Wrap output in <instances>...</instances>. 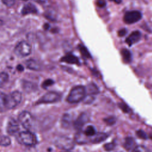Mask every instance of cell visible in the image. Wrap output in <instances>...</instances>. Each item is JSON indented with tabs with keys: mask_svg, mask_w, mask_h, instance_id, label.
Returning a JSON list of instances; mask_svg holds the SVG:
<instances>
[{
	"mask_svg": "<svg viewBox=\"0 0 152 152\" xmlns=\"http://www.w3.org/2000/svg\"><path fill=\"white\" fill-rule=\"evenodd\" d=\"M21 99V93L18 91H12L9 94L1 92L0 95L1 112H3L8 109L14 108L20 103Z\"/></svg>",
	"mask_w": 152,
	"mask_h": 152,
	"instance_id": "1",
	"label": "cell"
},
{
	"mask_svg": "<svg viewBox=\"0 0 152 152\" xmlns=\"http://www.w3.org/2000/svg\"><path fill=\"white\" fill-rule=\"evenodd\" d=\"M86 96V88L83 86H77L69 91L66 100L69 103H77L84 100Z\"/></svg>",
	"mask_w": 152,
	"mask_h": 152,
	"instance_id": "2",
	"label": "cell"
},
{
	"mask_svg": "<svg viewBox=\"0 0 152 152\" xmlns=\"http://www.w3.org/2000/svg\"><path fill=\"white\" fill-rule=\"evenodd\" d=\"M16 139L19 143L26 146H33L37 143L36 135L28 131H22L18 133L16 136Z\"/></svg>",
	"mask_w": 152,
	"mask_h": 152,
	"instance_id": "3",
	"label": "cell"
},
{
	"mask_svg": "<svg viewBox=\"0 0 152 152\" xmlns=\"http://www.w3.org/2000/svg\"><path fill=\"white\" fill-rule=\"evenodd\" d=\"M31 52V45L26 41L19 42L14 48V53L18 57H26L28 56Z\"/></svg>",
	"mask_w": 152,
	"mask_h": 152,
	"instance_id": "4",
	"label": "cell"
},
{
	"mask_svg": "<svg viewBox=\"0 0 152 152\" xmlns=\"http://www.w3.org/2000/svg\"><path fill=\"white\" fill-rule=\"evenodd\" d=\"M20 124L26 129L31 128L33 123V118L31 114L27 111H23L18 115Z\"/></svg>",
	"mask_w": 152,
	"mask_h": 152,
	"instance_id": "5",
	"label": "cell"
},
{
	"mask_svg": "<svg viewBox=\"0 0 152 152\" xmlns=\"http://www.w3.org/2000/svg\"><path fill=\"white\" fill-rule=\"evenodd\" d=\"M55 145L63 150H70L74 147V141L66 137H59L55 141Z\"/></svg>",
	"mask_w": 152,
	"mask_h": 152,
	"instance_id": "6",
	"label": "cell"
},
{
	"mask_svg": "<svg viewBox=\"0 0 152 152\" xmlns=\"http://www.w3.org/2000/svg\"><path fill=\"white\" fill-rule=\"evenodd\" d=\"M141 13L138 11H127L124 16V21L126 24H133L141 20Z\"/></svg>",
	"mask_w": 152,
	"mask_h": 152,
	"instance_id": "7",
	"label": "cell"
},
{
	"mask_svg": "<svg viewBox=\"0 0 152 152\" xmlns=\"http://www.w3.org/2000/svg\"><path fill=\"white\" fill-rule=\"evenodd\" d=\"M61 99L60 94L53 92L50 91L46 94H45L37 102L38 103H55Z\"/></svg>",
	"mask_w": 152,
	"mask_h": 152,
	"instance_id": "8",
	"label": "cell"
},
{
	"mask_svg": "<svg viewBox=\"0 0 152 152\" xmlns=\"http://www.w3.org/2000/svg\"><path fill=\"white\" fill-rule=\"evenodd\" d=\"M19 129V124L17 121L13 118L9 119L7 125V132L9 135H15L17 134Z\"/></svg>",
	"mask_w": 152,
	"mask_h": 152,
	"instance_id": "9",
	"label": "cell"
},
{
	"mask_svg": "<svg viewBox=\"0 0 152 152\" xmlns=\"http://www.w3.org/2000/svg\"><path fill=\"white\" fill-rule=\"evenodd\" d=\"M141 36V34L140 31H139L138 30L134 31L132 32L128 36V37H127V38L125 40V42L126 43L127 45H128L129 46H131L132 45L138 42L140 40Z\"/></svg>",
	"mask_w": 152,
	"mask_h": 152,
	"instance_id": "10",
	"label": "cell"
},
{
	"mask_svg": "<svg viewBox=\"0 0 152 152\" xmlns=\"http://www.w3.org/2000/svg\"><path fill=\"white\" fill-rule=\"evenodd\" d=\"M89 120L88 116L86 113H82L77 118L76 121L74 122V127L75 129L80 130L84 124H86Z\"/></svg>",
	"mask_w": 152,
	"mask_h": 152,
	"instance_id": "11",
	"label": "cell"
},
{
	"mask_svg": "<svg viewBox=\"0 0 152 152\" xmlns=\"http://www.w3.org/2000/svg\"><path fill=\"white\" fill-rule=\"evenodd\" d=\"M37 12V9L36 6L32 3H28L25 4L21 10V14L23 15H27L30 14H36Z\"/></svg>",
	"mask_w": 152,
	"mask_h": 152,
	"instance_id": "12",
	"label": "cell"
},
{
	"mask_svg": "<svg viewBox=\"0 0 152 152\" xmlns=\"http://www.w3.org/2000/svg\"><path fill=\"white\" fill-rule=\"evenodd\" d=\"M61 61L62 62H66V63H68V64H80V61H79V59L78 58L72 55V54H67L65 56H63Z\"/></svg>",
	"mask_w": 152,
	"mask_h": 152,
	"instance_id": "13",
	"label": "cell"
},
{
	"mask_svg": "<svg viewBox=\"0 0 152 152\" xmlns=\"http://www.w3.org/2000/svg\"><path fill=\"white\" fill-rule=\"evenodd\" d=\"M26 66L31 70L34 71H39L42 69L41 65L34 59H28L26 61Z\"/></svg>",
	"mask_w": 152,
	"mask_h": 152,
	"instance_id": "14",
	"label": "cell"
},
{
	"mask_svg": "<svg viewBox=\"0 0 152 152\" xmlns=\"http://www.w3.org/2000/svg\"><path fill=\"white\" fill-rule=\"evenodd\" d=\"M107 138V135L104 132H97L91 138V142L92 143H100L103 142Z\"/></svg>",
	"mask_w": 152,
	"mask_h": 152,
	"instance_id": "15",
	"label": "cell"
},
{
	"mask_svg": "<svg viewBox=\"0 0 152 152\" xmlns=\"http://www.w3.org/2000/svg\"><path fill=\"white\" fill-rule=\"evenodd\" d=\"M84 134L87 137L88 141L91 142L92 137L97 133L95 128L92 125H88L86 127L85 130L83 131Z\"/></svg>",
	"mask_w": 152,
	"mask_h": 152,
	"instance_id": "16",
	"label": "cell"
},
{
	"mask_svg": "<svg viewBox=\"0 0 152 152\" xmlns=\"http://www.w3.org/2000/svg\"><path fill=\"white\" fill-rule=\"evenodd\" d=\"M121 55L123 60L126 63H129L132 60V55L130 51L126 49H123L121 50Z\"/></svg>",
	"mask_w": 152,
	"mask_h": 152,
	"instance_id": "17",
	"label": "cell"
},
{
	"mask_svg": "<svg viewBox=\"0 0 152 152\" xmlns=\"http://www.w3.org/2000/svg\"><path fill=\"white\" fill-rule=\"evenodd\" d=\"M135 144L134 140L132 137H126L125 140L124 146L127 150H130L134 149V145Z\"/></svg>",
	"mask_w": 152,
	"mask_h": 152,
	"instance_id": "18",
	"label": "cell"
},
{
	"mask_svg": "<svg viewBox=\"0 0 152 152\" xmlns=\"http://www.w3.org/2000/svg\"><path fill=\"white\" fill-rule=\"evenodd\" d=\"M71 116L68 114H65L62 119V125L65 128H68L71 124Z\"/></svg>",
	"mask_w": 152,
	"mask_h": 152,
	"instance_id": "19",
	"label": "cell"
},
{
	"mask_svg": "<svg viewBox=\"0 0 152 152\" xmlns=\"http://www.w3.org/2000/svg\"><path fill=\"white\" fill-rule=\"evenodd\" d=\"M87 91L90 94H97L99 92V89L97 87V86L96 85H94V84H90L88 85V87L87 88Z\"/></svg>",
	"mask_w": 152,
	"mask_h": 152,
	"instance_id": "20",
	"label": "cell"
},
{
	"mask_svg": "<svg viewBox=\"0 0 152 152\" xmlns=\"http://www.w3.org/2000/svg\"><path fill=\"white\" fill-rule=\"evenodd\" d=\"M11 140L8 136L2 135L1 137V145L3 147H7L10 145Z\"/></svg>",
	"mask_w": 152,
	"mask_h": 152,
	"instance_id": "21",
	"label": "cell"
},
{
	"mask_svg": "<svg viewBox=\"0 0 152 152\" xmlns=\"http://www.w3.org/2000/svg\"><path fill=\"white\" fill-rule=\"evenodd\" d=\"M9 76L7 72H2L1 73V76H0V85L1 87H2L4 84H5L7 81L8 80Z\"/></svg>",
	"mask_w": 152,
	"mask_h": 152,
	"instance_id": "22",
	"label": "cell"
},
{
	"mask_svg": "<svg viewBox=\"0 0 152 152\" xmlns=\"http://www.w3.org/2000/svg\"><path fill=\"white\" fill-rule=\"evenodd\" d=\"M132 152H151L148 148L143 145H138L134 147Z\"/></svg>",
	"mask_w": 152,
	"mask_h": 152,
	"instance_id": "23",
	"label": "cell"
},
{
	"mask_svg": "<svg viewBox=\"0 0 152 152\" xmlns=\"http://www.w3.org/2000/svg\"><path fill=\"white\" fill-rule=\"evenodd\" d=\"M79 49L81 53V54L86 58H90L91 56H90V54L89 53L88 50L87 49V48L83 46V45H80L79 46Z\"/></svg>",
	"mask_w": 152,
	"mask_h": 152,
	"instance_id": "24",
	"label": "cell"
},
{
	"mask_svg": "<svg viewBox=\"0 0 152 152\" xmlns=\"http://www.w3.org/2000/svg\"><path fill=\"white\" fill-rule=\"evenodd\" d=\"M136 134L137 135L138 137L141 138V139H143V140H146L148 138V137H147V135L146 134V133L141 130V129H139L138 131H137L136 132Z\"/></svg>",
	"mask_w": 152,
	"mask_h": 152,
	"instance_id": "25",
	"label": "cell"
},
{
	"mask_svg": "<svg viewBox=\"0 0 152 152\" xmlns=\"http://www.w3.org/2000/svg\"><path fill=\"white\" fill-rule=\"evenodd\" d=\"M53 84V81L52 80L48 79L42 83V87L44 88H46L47 87L52 86Z\"/></svg>",
	"mask_w": 152,
	"mask_h": 152,
	"instance_id": "26",
	"label": "cell"
},
{
	"mask_svg": "<svg viewBox=\"0 0 152 152\" xmlns=\"http://www.w3.org/2000/svg\"><path fill=\"white\" fill-rule=\"evenodd\" d=\"M2 2L8 7L13 6L15 2V0H1Z\"/></svg>",
	"mask_w": 152,
	"mask_h": 152,
	"instance_id": "27",
	"label": "cell"
},
{
	"mask_svg": "<svg viewBox=\"0 0 152 152\" xmlns=\"http://www.w3.org/2000/svg\"><path fill=\"white\" fill-rule=\"evenodd\" d=\"M96 4L99 7L103 8L106 6V2L105 0H97Z\"/></svg>",
	"mask_w": 152,
	"mask_h": 152,
	"instance_id": "28",
	"label": "cell"
},
{
	"mask_svg": "<svg viewBox=\"0 0 152 152\" xmlns=\"http://www.w3.org/2000/svg\"><path fill=\"white\" fill-rule=\"evenodd\" d=\"M115 144L113 143H108L105 144V145L104 146V147L105 148L106 150L107 151H110L112 150L113 148H114V145Z\"/></svg>",
	"mask_w": 152,
	"mask_h": 152,
	"instance_id": "29",
	"label": "cell"
},
{
	"mask_svg": "<svg viewBox=\"0 0 152 152\" xmlns=\"http://www.w3.org/2000/svg\"><path fill=\"white\" fill-rule=\"evenodd\" d=\"M105 122H107L109 125H113V124L115 123V119L113 117L108 118L107 119H105Z\"/></svg>",
	"mask_w": 152,
	"mask_h": 152,
	"instance_id": "30",
	"label": "cell"
},
{
	"mask_svg": "<svg viewBox=\"0 0 152 152\" xmlns=\"http://www.w3.org/2000/svg\"><path fill=\"white\" fill-rule=\"evenodd\" d=\"M119 106H120V107L122 109V110L125 112H128V111L129 110L128 107L124 103H121L119 104Z\"/></svg>",
	"mask_w": 152,
	"mask_h": 152,
	"instance_id": "31",
	"label": "cell"
},
{
	"mask_svg": "<svg viewBox=\"0 0 152 152\" xmlns=\"http://www.w3.org/2000/svg\"><path fill=\"white\" fill-rule=\"evenodd\" d=\"M127 32V30L125 28H122L119 31H118V36L120 37H122L124 36H125Z\"/></svg>",
	"mask_w": 152,
	"mask_h": 152,
	"instance_id": "32",
	"label": "cell"
},
{
	"mask_svg": "<svg viewBox=\"0 0 152 152\" xmlns=\"http://www.w3.org/2000/svg\"><path fill=\"white\" fill-rule=\"evenodd\" d=\"M17 68L18 71H22L24 70V68H23V66L21 65H18L17 66Z\"/></svg>",
	"mask_w": 152,
	"mask_h": 152,
	"instance_id": "33",
	"label": "cell"
},
{
	"mask_svg": "<svg viewBox=\"0 0 152 152\" xmlns=\"http://www.w3.org/2000/svg\"><path fill=\"white\" fill-rule=\"evenodd\" d=\"M110 1H113L116 4H120L122 2V0H110Z\"/></svg>",
	"mask_w": 152,
	"mask_h": 152,
	"instance_id": "34",
	"label": "cell"
},
{
	"mask_svg": "<svg viewBox=\"0 0 152 152\" xmlns=\"http://www.w3.org/2000/svg\"><path fill=\"white\" fill-rule=\"evenodd\" d=\"M44 28L45 30H48L49 28V24H48V23H46L45 25H44Z\"/></svg>",
	"mask_w": 152,
	"mask_h": 152,
	"instance_id": "35",
	"label": "cell"
},
{
	"mask_svg": "<svg viewBox=\"0 0 152 152\" xmlns=\"http://www.w3.org/2000/svg\"><path fill=\"white\" fill-rule=\"evenodd\" d=\"M22 1H27V0H22Z\"/></svg>",
	"mask_w": 152,
	"mask_h": 152,
	"instance_id": "36",
	"label": "cell"
}]
</instances>
